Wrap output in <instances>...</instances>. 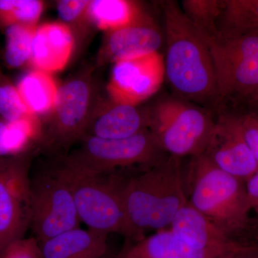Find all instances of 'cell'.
<instances>
[{
    "mask_svg": "<svg viewBox=\"0 0 258 258\" xmlns=\"http://www.w3.org/2000/svg\"><path fill=\"white\" fill-rule=\"evenodd\" d=\"M164 21L165 78L176 97L190 103L219 101L208 45L175 1L160 3Z\"/></svg>",
    "mask_w": 258,
    "mask_h": 258,
    "instance_id": "obj_1",
    "label": "cell"
},
{
    "mask_svg": "<svg viewBox=\"0 0 258 258\" xmlns=\"http://www.w3.org/2000/svg\"><path fill=\"white\" fill-rule=\"evenodd\" d=\"M185 189L188 203L237 240L258 239V222L252 210L245 181L222 170L205 154L191 157Z\"/></svg>",
    "mask_w": 258,
    "mask_h": 258,
    "instance_id": "obj_2",
    "label": "cell"
},
{
    "mask_svg": "<svg viewBox=\"0 0 258 258\" xmlns=\"http://www.w3.org/2000/svg\"><path fill=\"white\" fill-rule=\"evenodd\" d=\"M122 196L129 221L142 237L146 231L169 228L188 203L181 159L169 155L123 179Z\"/></svg>",
    "mask_w": 258,
    "mask_h": 258,
    "instance_id": "obj_3",
    "label": "cell"
},
{
    "mask_svg": "<svg viewBox=\"0 0 258 258\" xmlns=\"http://www.w3.org/2000/svg\"><path fill=\"white\" fill-rule=\"evenodd\" d=\"M57 168L69 182L81 222L88 229L107 235L119 234L137 241L144 238L134 228L125 211L123 179L81 172L61 164Z\"/></svg>",
    "mask_w": 258,
    "mask_h": 258,
    "instance_id": "obj_4",
    "label": "cell"
},
{
    "mask_svg": "<svg viewBox=\"0 0 258 258\" xmlns=\"http://www.w3.org/2000/svg\"><path fill=\"white\" fill-rule=\"evenodd\" d=\"M93 71L88 68L58 85L53 108L40 119V137L49 149L68 150L84 137L103 97Z\"/></svg>",
    "mask_w": 258,
    "mask_h": 258,
    "instance_id": "obj_5",
    "label": "cell"
},
{
    "mask_svg": "<svg viewBox=\"0 0 258 258\" xmlns=\"http://www.w3.org/2000/svg\"><path fill=\"white\" fill-rule=\"evenodd\" d=\"M149 128L168 155L181 159L203 154L215 124L209 112L178 97L148 106Z\"/></svg>",
    "mask_w": 258,
    "mask_h": 258,
    "instance_id": "obj_6",
    "label": "cell"
},
{
    "mask_svg": "<svg viewBox=\"0 0 258 258\" xmlns=\"http://www.w3.org/2000/svg\"><path fill=\"white\" fill-rule=\"evenodd\" d=\"M79 143V147L63 157L61 165L98 175L110 174L119 168L149 167L169 156L149 130L121 139L85 136Z\"/></svg>",
    "mask_w": 258,
    "mask_h": 258,
    "instance_id": "obj_7",
    "label": "cell"
},
{
    "mask_svg": "<svg viewBox=\"0 0 258 258\" xmlns=\"http://www.w3.org/2000/svg\"><path fill=\"white\" fill-rule=\"evenodd\" d=\"M203 37L213 61L219 101L247 102L258 88V33Z\"/></svg>",
    "mask_w": 258,
    "mask_h": 258,
    "instance_id": "obj_8",
    "label": "cell"
},
{
    "mask_svg": "<svg viewBox=\"0 0 258 258\" xmlns=\"http://www.w3.org/2000/svg\"><path fill=\"white\" fill-rule=\"evenodd\" d=\"M80 223L72 191L58 168L31 181L30 227L39 244Z\"/></svg>",
    "mask_w": 258,
    "mask_h": 258,
    "instance_id": "obj_9",
    "label": "cell"
},
{
    "mask_svg": "<svg viewBox=\"0 0 258 258\" xmlns=\"http://www.w3.org/2000/svg\"><path fill=\"white\" fill-rule=\"evenodd\" d=\"M30 157H0V255L30 225Z\"/></svg>",
    "mask_w": 258,
    "mask_h": 258,
    "instance_id": "obj_10",
    "label": "cell"
},
{
    "mask_svg": "<svg viewBox=\"0 0 258 258\" xmlns=\"http://www.w3.org/2000/svg\"><path fill=\"white\" fill-rule=\"evenodd\" d=\"M164 79V56L154 52L114 62L106 91L115 103L139 106L158 92Z\"/></svg>",
    "mask_w": 258,
    "mask_h": 258,
    "instance_id": "obj_11",
    "label": "cell"
},
{
    "mask_svg": "<svg viewBox=\"0 0 258 258\" xmlns=\"http://www.w3.org/2000/svg\"><path fill=\"white\" fill-rule=\"evenodd\" d=\"M203 154L222 170L244 181L258 170L239 115L223 113L219 116Z\"/></svg>",
    "mask_w": 258,
    "mask_h": 258,
    "instance_id": "obj_12",
    "label": "cell"
},
{
    "mask_svg": "<svg viewBox=\"0 0 258 258\" xmlns=\"http://www.w3.org/2000/svg\"><path fill=\"white\" fill-rule=\"evenodd\" d=\"M164 35L149 12L124 28L105 32L96 66H106L159 52Z\"/></svg>",
    "mask_w": 258,
    "mask_h": 258,
    "instance_id": "obj_13",
    "label": "cell"
},
{
    "mask_svg": "<svg viewBox=\"0 0 258 258\" xmlns=\"http://www.w3.org/2000/svg\"><path fill=\"white\" fill-rule=\"evenodd\" d=\"M149 128L148 106L120 104L108 97H102L85 136L108 139H126Z\"/></svg>",
    "mask_w": 258,
    "mask_h": 258,
    "instance_id": "obj_14",
    "label": "cell"
},
{
    "mask_svg": "<svg viewBox=\"0 0 258 258\" xmlns=\"http://www.w3.org/2000/svg\"><path fill=\"white\" fill-rule=\"evenodd\" d=\"M72 32L60 21L38 25L32 42L29 66L32 70L52 74L60 72L74 55Z\"/></svg>",
    "mask_w": 258,
    "mask_h": 258,
    "instance_id": "obj_15",
    "label": "cell"
},
{
    "mask_svg": "<svg viewBox=\"0 0 258 258\" xmlns=\"http://www.w3.org/2000/svg\"><path fill=\"white\" fill-rule=\"evenodd\" d=\"M168 229L195 248L221 253L257 242L232 238L189 203L180 209Z\"/></svg>",
    "mask_w": 258,
    "mask_h": 258,
    "instance_id": "obj_16",
    "label": "cell"
},
{
    "mask_svg": "<svg viewBox=\"0 0 258 258\" xmlns=\"http://www.w3.org/2000/svg\"><path fill=\"white\" fill-rule=\"evenodd\" d=\"M108 235L77 227L40 243L41 258H99L108 251Z\"/></svg>",
    "mask_w": 258,
    "mask_h": 258,
    "instance_id": "obj_17",
    "label": "cell"
},
{
    "mask_svg": "<svg viewBox=\"0 0 258 258\" xmlns=\"http://www.w3.org/2000/svg\"><path fill=\"white\" fill-rule=\"evenodd\" d=\"M222 254L225 253L195 248L165 229L137 241L125 249L120 258H217Z\"/></svg>",
    "mask_w": 258,
    "mask_h": 258,
    "instance_id": "obj_18",
    "label": "cell"
},
{
    "mask_svg": "<svg viewBox=\"0 0 258 258\" xmlns=\"http://www.w3.org/2000/svg\"><path fill=\"white\" fill-rule=\"evenodd\" d=\"M58 85L52 74L31 70L24 75L16 86L27 109L41 119L53 108Z\"/></svg>",
    "mask_w": 258,
    "mask_h": 258,
    "instance_id": "obj_19",
    "label": "cell"
},
{
    "mask_svg": "<svg viewBox=\"0 0 258 258\" xmlns=\"http://www.w3.org/2000/svg\"><path fill=\"white\" fill-rule=\"evenodd\" d=\"M147 12L142 3L132 0H91L90 4L95 27L104 32L128 26Z\"/></svg>",
    "mask_w": 258,
    "mask_h": 258,
    "instance_id": "obj_20",
    "label": "cell"
},
{
    "mask_svg": "<svg viewBox=\"0 0 258 258\" xmlns=\"http://www.w3.org/2000/svg\"><path fill=\"white\" fill-rule=\"evenodd\" d=\"M217 37L258 33V0H222Z\"/></svg>",
    "mask_w": 258,
    "mask_h": 258,
    "instance_id": "obj_21",
    "label": "cell"
},
{
    "mask_svg": "<svg viewBox=\"0 0 258 258\" xmlns=\"http://www.w3.org/2000/svg\"><path fill=\"white\" fill-rule=\"evenodd\" d=\"M91 0H59L56 9L61 23L67 25L75 40L74 55L86 47L96 27L90 14Z\"/></svg>",
    "mask_w": 258,
    "mask_h": 258,
    "instance_id": "obj_22",
    "label": "cell"
},
{
    "mask_svg": "<svg viewBox=\"0 0 258 258\" xmlns=\"http://www.w3.org/2000/svg\"><path fill=\"white\" fill-rule=\"evenodd\" d=\"M40 134L37 118L8 121L0 117V157L19 155Z\"/></svg>",
    "mask_w": 258,
    "mask_h": 258,
    "instance_id": "obj_23",
    "label": "cell"
},
{
    "mask_svg": "<svg viewBox=\"0 0 258 258\" xmlns=\"http://www.w3.org/2000/svg\"><path fill=\"white\" fill-rule=\"evenodd\" d=\"M38 25H15L5 30V44L3 58L10 69H18L29 66L31 57L32 42Z\"/></svg>",
    "mask_w": 258,
    "mask_h": 258,
    "instance_id": "obj_24",
    "label": "cell"
},
{
    "mask_svg": "<svg viewBox=\"0 0 258 258\" xmlns=\"http://www.w3.org/2000/svg\"><path fill=\"white\" fill-rule=\"evenodd\" d=\"M222 7V0H184L181 8L203 36L215 38Z\"/></svg>",
    "mask_w": 258,
    "mask_h": 258,
    "instance_id": "obj_25",
    "label": "cell"
},
{
    "mask_svg": "<svg viewBox=\"0 0 258 258\" xmlns=\"http://www.w3.org/2000/svg\"><path fill=\"white\" fill-rule=\"evenodd\" d=\"M40 0H0V30L15 25H38L45 8Z\"/></svg>",
    "mask_w": 258,
    "mask_h": 258,
    "instance_id": "obj_26",
    "label": "cell"
},
{
    "mask_svg": "<svg viewBox=\"0 0 258 258\" xmlns=\"http://www.w3.org/2000/svg\"><path fill=\"white\" fill-rule=\"evenodd\" d=\"M0 117L8 121L37 117L24 105L16 85L0 69Z\"/></svg>",
    "mask_w": 258,
    "mask_h": 258,
    "instance_id": "obj_27",
    "label": "cell"
},
{
    "mask_svg": "<svg viewBox=\"0 0 258 258\" xmlns=\"http://www.w3.org/2000/svg\"><path fill=\"white\" fill-rule=\"evenodd\" d=\"M0 258H41L40 244L35 238H22L10 244Z\"/></svg>",
    "mask_w": 258,
    "mask_h": 258,
    "instance_id": "obj_28",
    "label": "cell"
},
{
    "mask_svg": "<svg viewBox=\"0 0 258 258\" xmlns=\"http://www.w3.org/2000/svg\"><path fill=\"white\" fill-rule=\"evenodd\" d=\"M239 115L244 139L258 163V114L251 112Z\"/></svg>",
    "mask_w": 258,
    "mask_h": 258,
    "instance_id": "obj_29",
    "label": "cell"
},
{
    "mask_svg": "<svg viewBox=\"0 0 258 258\" xmlns=\"http://www.w3.org/2000/svg\"><path fill=\"white\" fill-rule=\"evenodd\" d=\"M217 258H258V242L244 244Z\"/></svg>",
    "mask_w": 258,
    "mask_h": 258,
    "instance_id": "obj_30",
    "label": "cell"
},
{
    "mask_svg": "<svg viewBox=\"0 0 258 258\" xmlns=\"http://www.w3.org/2000/svg\"><path fill=\"white\" fill-rule=\"evenodd\" d=\"M245 186L252 209L258 208V170L246 180Z\"/></svg>",
    "mask_w": 258,
    "mask_h": 258,
    "instance_id": "obj_31",
    "label": "cell"
},
{
    "mask_svg": "<svg viewBox=\"0 0 258 258\" xmlns=\"http://www.w3.org/2000/svg\"><path fill=\"white\" fill-rule=\"evenodd\" d=\"M258 101V88L254 91L253 94L252 95V96L249 98L248 101H247V103H248L249 104L250 103H254V102Z\"/></svg>",
    "mask_w": 258,
    "mask_h": 258,
    "instance_id": "obj_32",
    "label": "cell"
},
{
    "mask_svg": "<svg viewBox=\"0 0 258 258\" xmlns=\"http://www.w3.org/2000/svg\"><path fill=\"white\" fill-rule=\"evenodd\" d=\"M99 258H113L112 257L111 254H109V252H107L106 254H104V255L101 256V257Z\"/></svg>",
    "mask_w": 258,
    "mask_h": 258,
    "instance_id": "obj_33",
    "label": "cell"
},
{
    "mask_svg": "<svg viewBox=\"0 0 258 258\" xmlns=\"http://www.w3.org/2000/svg\"><path fill=\"white\" fill-rule=\"evenodd\" d=\"M249 105H251L252 106L255 107V108H257L258 109V101L254 102V103H250Z\"/></svg>",
    "mask_w": 258,
    "mask_h": 258,
    "instance_id": "obj_34",
    "label": "cell"
},
{
    "mask_svg": "<svg viewBox=\"0 0 258 258\" xmlns=\"http://www.w3.org/2000/svg\"><path fill=\"white\" fill-rule=\"evenodd\" d=\"M254 211L256 212V213L257 214V216H258V208H254Z\"/></svg>",
    "mask_w": 258,
    "mask_h": 258,
    "instance_id": "obj_35",
    "label": "cell"
}]
</instances>
